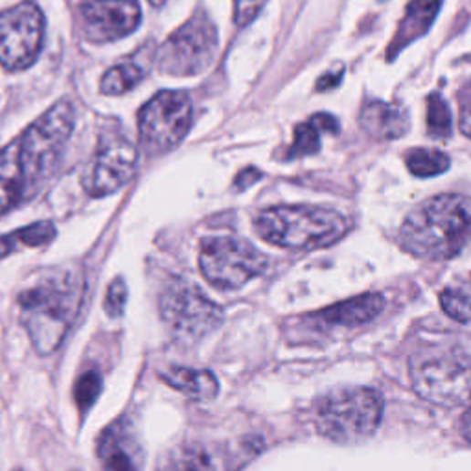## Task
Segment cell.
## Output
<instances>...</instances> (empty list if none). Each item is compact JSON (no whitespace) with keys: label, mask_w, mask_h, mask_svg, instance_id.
<instances>
[{"label":"cell","mask_w":471,"mask_h":471,"mask_svg":"<svg viewBox=\"0 0 471 471\" xmlns=\"http://www.w3.org/2000/svg\"><path fill=\"white\" fill-rule=\"evenodd\" d=\"M74 122V107L63 99L0 152V214L34 195L45 177L54 172Z\"/></svg>","instance_id":"cell-1"},{"label":"cell","mask_w":471,"mask_h":471,"mask_svg":"<svg viewBox=\"0 0 471 471\" xmlns=\"http://www.w3.org/2000/svg\"><path fill=\"white\" fill-rule=\"evenodd\" d=\"M400 246L424 260H451L471 246V197L442 194L409 212Z\"/></svg>","instance_id":"cell-2"},{"label":"cell","mask_w":471,"mask_h":471,"mask_svg":"<svg viewBox=\"0 0 471 471\" xmlns=\"http://www.w3.org/2000/svg\"><path fill=\"white\" fill-rule=\"evenodd\" d=\"M83 284L70 275L39 280L19 295L21 320L41 356L54 353L65 340L81 308Z\"/></svg>","instance_id":"cell-3"},{"label":"cell","mask_w":471,"mask_h":471,"mask_svg":"<svg viewBox=\"0 0 471 471\" xmlns=\"http://www.w3.org/2000/svg\"><path fill=\"white\" fill-rule=\"evenodd\" d=\"M262 240L289 251L324 249L348 232V221L331 208L313 204H280L262 210L255 219Z\"/></svg>","instance_id":"cell-4"},{"label":"cell","mask_w":471,"mask_h":471,"mask_svg":"<svg viewBox=\"0 0 471 471\" xmlns=\"http://www.w3.org/2000/svg\"><path fill=\"white\" fill-rule=\"evenodd\" d=\"M383 418V396L371 387H337L313 405V422L320 436L337 444L369 440Z\"/></svg>","instance_id":"cell-5"},{"label":"cell","mask_w":471,"mask_h":471,"mask_svg":"<svg viewBox=\"0 0 471 471\" xmlns=\"http://www.w3.org/2000/svg\"><path fill=\"white\" fill-rule=\"evenodd\" d=\"M413 389L424 400L444 405H471V350L436 348L411 360Z\"/></svg>","instance_id":"cell-6"},{"label":"cell","mask_w":471,"mask_h":471,"mask_svg":"<svg viewBox=\"0 0 471 471\" xmlns=\"http://www.w3.org/2000/svg\"><path fill=\"white\" fill-rule=\"evenodd\" d=\"M159 306L166 330L183 344L203 340L223 322V309L197 286L181 278L168 282Z\"/></svg>","instance_id":"cell-7"},{"label":"cell","mask_w":471,"mask_h":471,"mask_svg":"<svg viewBox=\"0 0 471 471\" xmlns=\"http://www.w3.org/2000/svg\"><path fill=\"white\" fill-rule=\"evenodd\" d=\"M199 269L217 289H240L267 269V258L249 242L219 236L203 240Z\"/></svg>","instance_id":"cell-8"},{"label":"cell","mask_w":471,"mask_h":471,"mask_svg":"<svg viewBox=\"0 0 471 471\" xmlns=\"http://www.w3.org/2000/svg\"><path fill=\"white\" fill-rule=\"evenodd\" d=\"M192 124V101L181 90L155 94L139 114V133L150 153L161 155L173 150Z\"/></svg>","instance_id":"cell-9"},{"label":"cell","mask_w":471,"mask_h":471,"mask_svg":"<svg viewBox=\"0 0 471 471\" xmlns=\"http://www.w3.org/2000/svg\"><path fill=\"white\" fill-rule=\"evenodd\" d=\"M215 50V26L204 14H195L161 47L157 65L172 76H195L212 65Z\"/></svg>","instance_id":"cell-10"},{"label":"cell","mask_w":471,"mask_h":471,"mask_svg":"<svg viewBox=\"0 0 471 471\" xmlns=\"http://www.w3.org/2000/svg\"><path fill=\"white\" fill-rule=\"evenodd\" d=\"M43 34V14L32 3L0 14V65L8 70L28 68L41 52Z\"/></svg>","instance_id":"cell-11"},{"label":"cell","mask_w":471,"mask_h":471,"mask_svg":"<svg viewBox=\"0 0 471 471\" xmlns=\"http://www.w3.org/2000/svg\"><path fill=\"white\" fill-rule=\"evenodd\" d=\"M137 159V148L128 139L101 141L83 179L87 192L94 197L118 192L133 177Z\"/></svg>","instance_id":"cell-12"},{"label":"cell","mask_w":471,"mask_h":471,"mask_svg":"<svg viewBox=\"0 0 471 471\" xmlns=\"http://www.w3.org/2000/svg\"><path fill=\"white\" fill-rule=\"evenodd\" d=\"M139 0H83L81 19L85 36L107 43L130 36L141 25Z\"/></svg>","instance_id":"cell-13"},{"label":"cell","mask_w":471,"mask_h":471,"mask_svg":"<svg viewBox=\"0 0 471 471\" xmlns=\"http://www.w3.org/2000/svg\"><path fill=\"white\" fill-rule=\"evenodd\" d=\"M242 458L244 453L219 444L186 442L162 456L159 471H236Z\"/></svg>","instance_id":"cell-14"},{"label":"cell","mask_w":471,"mask_h":471,"mask_svg":"<svg viewBox=\"0 0 471 471\" xmlns=\"http://www.w3.org/2000/svg\"><path fill=\"white\" fill-rule=\"evenodd\" d=\"M101 471H142V451L126 420L105 429L98 442Z\"/></svg>","instance_id":"cell-15"},{"label":"cell","mask_w":471,"mask_h":471,"mask_svg":"<svg viewBox=\"0 0 471 471\" xmlns=\"http://www.w3.org/2000/svg\"><path fill=\"white\" fill-rule=\"evenodd\" d=\"M383 309H385V298L380 293H363L320 309L319 313L311 315L309 320L313 322V326L319 324L326 328H333V326L353 328V326H363L372 322L374 319L380 317Z\"/></svg>","instance_id":"cell-16"},{"label":"cell","mask_w":471,"mask_h":471,"mask_svg":"<svg viewBox=\"0 0 471 471\" xmlns=\"http://www.w3.org/2000/svg\"><path fill=\"white\" fill-rule=\"evenodd\" d=\"M361 130L374 141H398L409 133L411 122L403 107L382 99H371L360 112Z\"/></svg>","instance_id":"cell-17"},{"label":"cell","mask_w":471,"mask_h":471,"mask_svg":"<svg viewBox=\"0 0 471 471\" xmlns=\"http://www.w3.org/2000/svg\"><path fill=\"white\" fill-rule=\"evenodd\" d=\"M438 12H440V0H411L389 52L396 54L402 48H405L409 43L427 34Z\"/></svg>","instance_id":"cell-18"},{"label":"cell","mask_w":471,"mask_h":471,"mask_svg":"<svg viewBox=\"0 0 471 471\" xmlns=\"http://www.w3.org/2000/svg\"><path fill=\"white\" fill-rule=\"evenodd\" d=\"M161 378L175 391L186 394L188 398L208 402L219 392L217 378L210 371L188 369V367H168L161 372Z\"/></svg>","instance_id":"cell-19"},{"label":"cell","mask_w":471,"mask_h":471,"mask_svg":"<svg viewBox=\"0 0 471 471\" xmlns=\"http://www.w3.org/2000/svg\"><path fill=\"white\" fill-rule=\"evenodd\" d=\"M56 236V228L50 221H41L19 228L12 234L0 236V258L16 253L21 247H39L50 244Z\"/></svg>","instance_id":"cell-20"},{"label":"cell","mask_w":471,"mask_h":471,"mask_svg":"<svg viewBox=\"0 0 471 471\" xmlns=\"http://www.w3.org/2000/svg\"><path fill=\"white\" fill-rule=\"evenodd\" d=\"M405 164H407V170L414 177L429 179V177H436V175L445 173L451 166V159L440 150L414 148V150L407 152Z\"/></svg>","instance_id":"cell-21"},{"label":"cell","mask_w":471,"mask_h":471,"mask_svg":"<svg viewBox=\"0 0 471 471\" xmlns=\"http://www.w3.org/2000/svg\"><path fill=\"white\" fill-rule=\"evenodd\" d=\"M144 78V70L135 63H122L109 68L101 78V92L109 96H120L135 89Z\"/></svg>","instance_id":"cell-22"},{"label":"cell","mask_w":471,"mask_h":471,"mask_svg":"<svg viewBox=\"0 0 471 471\" xmlns=\"http://www.w3.org/2000/svg\"><path fill=\"white\" fill-rule=\"evenodd\" d=\"M440 306L447 317L460 324H471V288L451 286L440 293Z\"/></svg>","instance_id":"cell-23"},{"label":"cell","mask_w":471,"mask_h":471,"mask_svg":"<svg viewBox=\"0 0 471 471\" xmlns=\"http://www.w3.org/2000/svg\"><path fill=\"white\" fill-rule=\"evenodd\" d=\"M427 128L433 137L440 139H447L453 130L451 109L438 92H433L427 98Z\"/></svg>","instance_id":"cell-24"},{"label":"cell","mask_w":471,"mask_h":471,"mask_svg":"<svg viewBox=\"0 0 471 471\" xmlns=\"http://www.w3.org/2000/svg\"><path fill=\"white\" fill-rule=\"evenodd\" d=\"M101 387H103V380H101V374H99L98 371H89V372H85V374L76 382V387H74V400H76L78 409H79L83 414L94 405V402H96L98 396L101 394Z\"/></svg>","instance_id":"cell-25"},{"label":"cell","mask_w":471,"mask_h":471,"mask_svg":"<svg viewBox=\"0 0 471 471\" xmlns=\"http://www.w3.org/2000/svg\"><path fill=\"white\" fill-rule=\"evenodd\" d=\"M320 150V131L311 124H300L295 128V141L288 152V159H298L315 155Z\"/></svg>","instance_id":"cell-26"},{"label":"cell","mask_w":471,"mask_h":471,"mask_svg":"<svg viewBox=\"0 0 471 471\" xmlns=\"http://www.w3.org/2000/svg\"><path fill=\"white\" fill-rule=\"evenodd\" d=\"M126 302H128L126 282L122 278H116L107 289V295H105V300H103V309L109 317L116 319V317H120L124 313Z\"/></svg>","instance_id":"cell-27"},{"label":"cell","mask_w":471,"mask_h":471,"mask_svg":"<svg viewBox=\"0 0 471 471\" xmlns=\"http://www.w3.org/2000/svg\"><path fill=\"white\" fill-rule=\"evenodd\" d=\"M267 0H234V19L238 26H247L262 12Z\"/></svg>","instance_id":"cell-28"},{"label":"cell","mask_w":471,"mask_h":471,"mask_svg":"<svg viewBox=\"0 0 471 471\" xmlns=\"http://www.w3.org/2000/svg\"><path fill=\"white\" fill-rule=\"evenodd\" d=\"M320 133H337L339 131V122L335 120V118L328 112H320V114H315L311 116L309 120Z\"/></svg>","instance_id":"cell-29"},{"label":"cell","mask_w":471,"mask_h":471,"mask_svg":"<svg viewBox=\"0 0 471 471\" xmlns=\"http://www.w3.org/2000/svg\"><path fill=\"white\" fill-rule=\"evenodd\" d=\"M342 76H344V67L342 65H339L337 68H333L331 72H328V74H324L320 79H319V83H317V90H331V89H335V87H339L340 85V81H342Z\"/></svg>","instance_id":"cell-30"},{"label":"cell","mask_w":471,"mask_h":471,"mask_svg":"<svg viewBox=\"0 0 471 471\" xmlns=\"http://www.w3.org/2000/svg\"><path fill=\"white\" fill-rule=\"evenodd\" d=\"M458 130L464 137L471 139V101L464 103L458 116Z\"/></svg>","instance_id":"cell-31"},{"label":"cell","mask_w":471,"mask_h":471,"mask_svg":"<svg viewBox=\"0 0 471 471\" xmlns=\"http://www.w3.org/2000/svg\"><path fill=\"white\" fill-rule=\"evenodd\" d=\"M460 433H462V436L471 444V407L462 414V420H460Z\"/></svg>","instance_id":"cell-32"},{"label":"cell","mask_w":471,"mask_h":471,"mask_svg":"<svg viewBox=\"0 0 471 471\" xmlns=\"http://www.w3.org/2000/svg\"><path fill=\"white\" fill-rule=\"evenodd\" d=\"M150 3L153 5V6H161V5H164L166 0H150Z\"/></svg>","instance_id":"cell-33"},{"label":"cell","mask_w":471,"mask_h":471,"mask_svg":"<svg viewBox=\"0 0 471 471\" xmlns=\"http://www.w3.org/2000/svg\"><path fill=\"white\" fill-rule=\"evenodd\" d=\"M16 471H21V469H16Z\"/></svg>","instance_id":"cell-34"}]
</instances>
